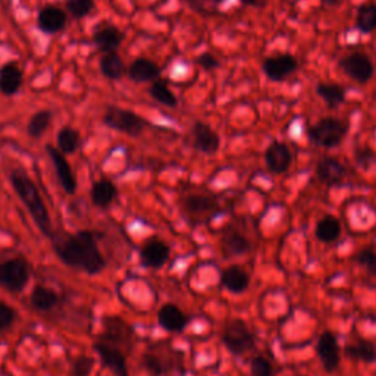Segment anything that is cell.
<instances>
[{"label": "cell", "instance_id": "cell-44", "mask_svg": "<svg viewBox=\"0 0 376 376\" xmlns=\"http://www.w3.org/2000/svg\"><path fill=\"white\" fill-rule=\"evenodd\" d=\"M212 2H222V0H212Z\"/></svg>", "mask_w": 376, "mask_h": 376}, {"label": "cell", "instance_id": "cell-17", "mask_svg": "<svg viewBox=\"0 0 376 376\" xmlns=\"http://www.w3.org/2000/svg\"><path fill=\"white\" fill-rule=\"evenodd\" d=\"M37 24L41 31L48 34H55L65 28L67 13L56 6H45L38 12Z\"/></svg>", "mask_w": 376, "mask_h": 376}, {"label": "cell", "instance_id": "cell-23", "mask_svg": "<svg viewBox=\"0 0 376 376\" xmlns=\"http://www.w3.org/2000/svg\"><path fill=\"white\" fill-rule=\"evenodd\" d=\"M128 75L136 82L155 81L160 75V68L149 59H136L128 68Z\"/></svg>", "mask_w": 376, "mask_h": 376}, {"label": "cell", "instance_id": "cell-7", "mask_svg": "<svg viewBox=\"0 0 376 376\" xmlns=\"http://www.w3.org/2000/svg\"><path fill=\"white\" fill-rule=\"evenodd\" d=\"M338 65L345 75H348L354 81H358L359 84H366L375 72L373 64L369 56L359 52L344 56L340 60Z\"/></svg>", "mask_w": 376, "mask_h": 376}, {"label": "cell", "instance_id": "cell-16", "mask_svg": "<svg viewBox=\"0 0 376 376\" xmlns=\"http://www.w3.org/2000/svg\"><path fill=\"white\" fill-rule=\"evenodd\" d=\"M316 175L326 185H340L347 177V168L336 157H324L316 165Z\"/></svg>", "mask_w": 376, "mask_h": 376}, {"label": "cell", "instance_id": "cell-1", "mask_svg": "<svg viewBox=\"0 0 376 376\" xmlns=\"http://www.w3.org/2000/svg\"><path fill=\"white\" fill-rule=\"evenodd\" d=\"M50 241L59 260L68 267L89 275H97L106 265L92 231H78L75 234L55 233Z\"/></svg>", "mask_w": 376, "mask_h": 376}, {"label": "cell", "instance_id": "cell-28", "mask_svg": "<svg viewBox=\"0 0 376 376\" xmlns=\"http://www.w3.org/2000/svg\"><path fill=\"white\" fill-rule=\"evenodd\" d=\"M316 237L322 243H333L341 234V223L337 218L331 215L324 216L316 225Z\"/></svg>", "mask_w": 376, "mask_h": 376}, {"label": "cell", "instance_id": "cell-21", "mask_svg": "<svg viewBox=\"0 0 376 376\" xmlns=\"http://www.w3.org/2000/svg\"><path fill=\"white\" fill-rule=\"evenodd\" d=\"M250 241L234 229H228V231L222 237V252L226 258H234L241 256L250 252Z\"/></svg>", "mask_w": 376, "mask_h": 376}, {"label": "cell", "instance_id": "cell-4", "mask_svg": "<svg viewBox=\"0 0 376 376\" xmlns=\"http://www.w3.org/2000/svg\"><path fill=\"white\" fill-rule=\"evenodd\" d=\"M222 343L234 356H243L255 348L256 338L247 324L241 319L229 321L222 332Z\"/></svg>", "mask_w": 376, "mask_h": 376}, {"label": "cell", "instance_id": "cell-8", "mask_svg": "<svg viewBox=\"0 0 376 376\" xmlns=\"http://www.w3.org/2000/svg\"><path fill=\"white\" fill-rule=\"evenodd\" d=\"M262 70L270 81L281 82L299 70V62L292 55L281 53L266 57L262 64Z\"/></svg>", "mask_w": 376, "mask_h": 376}, {"label": "cell", "instance_id": "cell-5", "mask_svg": "<svg viewBox=\"0 0 376 376\" xmlns=\"http://www.w3.org/2000/svg\"><path fill=\"white\" fill-rule=\"evenodd\" d=\"M31 277V266L24 258H12L0 263V287L9 292L23 291Z\"/></svg>", "mask_w": 376, "mask_h": 376}, {"label": "cell", "instance_id": "cell-37", "mask_svg": "<svg viewBox=\"0 0 376 376\" xmlns=\"http://www.w3.org/2000/svg\"><path fill=\"white\" fill-rule=\"evenodd\" d=\"M250 373L252 376H272L274 366L265 356H256L250 362Z\"/></svg>", "mask_w": 376, "mask_h": 376}, {"label": "cell", "instance_id": "cell-26", "mask_svg": "<svg viewBox=\"0 0 376 376\" xmlns=\"http://www.w3.org/2000/svg\"><path fill=\"white\" fill-rule=\"evenodd\" d=\"M104 326H106V332L103 333V338L109 344L116 345L118 343H122L133 337L131 328L118 318H108Z\"/></svg>", "mask_w": 376, "mask_h": 376}, {"label": "cell", "instance_id": "cell-15", "mask_svg": "<svg viewBox=\"0 0 376 376\" xmlns=\"http://www.w3.org/2000/svg\"><path fill=\"white\" fill-rule=\"evenodd\" d=\"M193 143L194 149L204 155H215L221 148L219 136L204 122L193 125Z\"/></svg>", "mask_w": 376, "mask_h": 376}, {"label": "cell", "instance_id": "cell-9", "mask_svg": "<svg viewBox=\"0 0 376 376\" xmlns=\"http://www.w3.org/2000/svg\"><path fill=\"white\" fill-rule=\"evenodd\" d=\"M48 155L53 163V168L56 171V177L59 179V184L67 194L72 196L77 192V178L74 175V171L71 168L70 162L67 160L65 155L62 153L59 149L53 148V145H48L46 148Z\"/></svg>", "mask_w": 376, "mask_h": 376}, {"label": "cell", "instance_id": "cell-3", "mask_svg": "<svg viewBox=\"0 0 376 376\" xmlns=\"http://www.w3.org/2000/svg\"><path fill=\"white\" fill-rule=\"evenodd\" d=\"M348 133V123L337 118H324L307 130L309 138L325 149L340 145Z\"/></svg>", "mask_w": 376, "mask_h": 376}, {"label": "cell", "instance_id": "cell-36", "mask_svg": "<svg viewBox=\"0 0 376 376\" xmlns=\"http://www.w3.org/2000/svg\"><path fill=\"white\" fill-rule=\"evenodd\" d=\"M94 8V0H67V9L75 18L87 16Z\"/></svg>", "mask_w": 376, "mask_h": 376}, {"label": "cell", "instance_id": "cell-34", "mask_svg": "<svg viewBox=\"0 0 376 376\" xmlns=\"http://www.w3.org/2000/svg\"><path fill=\"white\" fill-rule=\"evenodd\" d=\"M149 93L156 101L165 104V106H168V108L177 106L178 100H177L175 94L168 89V86H166L163 81H155L150 90H149Z\"/></svg>", "mask_w": 376, "mask_h": 376}, {"label": "cell", "instance_id": "cell-32", "mask_svg": "<svg viewBox=\"0 0 376 376\" xmlns=\"http://www.w3.org/2000/svg\"><path fill=\"white\" fill-rule=\"evenodd\" d=\"M79 133L71 127H64L57 134V148L64 155H72L79 148Z\"/></svg>", "mask_w": 376, "mask_h": 376}, {"label": "cell", "instance_id": "cell-24", "mask_svg": "<svg viewBox=\"0 0 376 376\" xmlns=\"http://www.w3.org/2000/svg\"><path fill=\"white\" fill-rule=\"evenodd\" d=\"M344 354L351 360L373 363L376 360V345L367 340H358L345 345Z\"/></svg>", "mask_w": 376, "mask_h": 376}, {"label": "cell", "instance_id": "cell-29", "mask_svg": "<svg viewBox=\"0 0 376 376\" xmlns=\"http://www.w3.org/2000/svg\"><path fill=\"white\" fill-rule=\"evenodd\" d=\"M182 203H184V207L187 209L188 212L196 214V215L211 212V211H214V209H216V206H218L215 197L206 196V194L187 196Z\"/></svg>", "mask_w": 376, "mask_h": 376}, {"label": "cell", "instance_id": "cell-11", "mask_svg": "<svg viewBox=\"0 0 376 376\" xmlns=\"http://www.w3.org/2000/svg\"><path fill=\"white\" fill-rule=\"evenodd\" d=\"M316 354L321 359L324 369L328 373L336 372L340 366V347L336 336L331 331H325L321 333V337L316 344Z\"/></svg>", "mask_w": 376, "mask_h": 376}, {"label": "cell", "instance_id": "cell-20", "mask_svg": "<svg viewBox=\"0 0 376 376\" xmlns=\"http://www.w3.org/2000/svg\"><path fill=\"white\" fill-rule=\"evenodd\" d=\"M23 71L16 64H6L0 68V92L5 96L15 94L23 86Z\"/></svg>", "mask_w": 376, "mask_h": 376}, {"label": "cell", "instance_id": "cell-35", "mask_svg": "<svg viewBox=\"0 0 376 376\" xmlns=\"http://www.w3.org/2000/svg\"><path fill=\"white\" fill-rule=\"evenodd\" d=\"M358 265L365 267L367 272L373 277H376V252L373 248H363L360 252L354 256Z\"/></svg>", "mask_w": 376, "mask_h": 376}, {"label": "cell", "instance_id": "cell-27", "mask_svg": "<svg viewBox=\"0 0 376 376\" xmlns=\"http://www.w3.org/2000/svg\"><path fill=\"white\" fill-rule=\"evenodd\" d=\"M316 94L331 109L338 108L345 100V90L338 84H332V82H319L316 86Z\"/></svg>", "mask_w": 376, "mask_h": 376}, {"label": "cell", "instance_id": "cell-42", "mask_svg": "<svg viewBox=\"0 0 376 376\" xmlns=\"http://www.w3.org/2000/svg\"><path fill=\"white\" fill-rule=\"evenodd\" d=\"M241 4L252 8H263L267 4V0H241Z\"/></svg>", "mask_w": 376, "mask_h": 376}, {"label": "cell", "instance_id": "cell-40", "mask_svg": "<svg viewBox=\"0 0 376 376\" xmlns=\"http://www.w3.org/2000/svg\"><path fill=\"white\" fill-rule=\"evenodd\" d=\"M16 319V313L15 310L6 304L0 302V331H5L13 325Z\"/></svg>", "mask_w": 376, "mask_h": 376}, {"label": "cell", "instance_id": "cell-39", "mask_svg": "<svg viewBox=\"0 0 376 376\" xmlns=\"http://www.w3.org/2000/svg\"><path fill=\"white\" fill-rule=\"evenodd\" d=\"M143 363H144V367L148 369L150 373H153L155 376H160L168 370V366H166L162 358L156 356V354H144Z\"/></svg>", "mask_w": 376, "mask_h": 376}, {"label": "cell", "instance_id": "cell-30", "mask_svg": "<svg viewBox=\"0 0 376 376\" xmlns=\"http://www.w3.org/2000/svg\"><path fill=\"white\" fill-rule=\"evenodd\" d=\"M100 71L109 79H119L125 72V64L118 53H104L100 59Z\"/></svg>", "mask_w": 376, "mask_h": 376}, {"label": "cell", "instance_id": "cell-41", "mask_svg": "<svg viewBox=\"0 0 376 376\" xmlns=\"http://www.w3.org/2000/svg\"><path fill=\"white\" fill-rule=\"evenodd\" d=\"M197 64H199L203 70H206V71H212V70H215V68L219 67V60H218V57L214 56L212 53H203V55L199 56Z\"/></svg>", "mask_w": 376, "mask_h": 376}, {"label": "cell", "instance_id": "cell-33", "mask_svg": "<svg viewBox=\"0 0 376 376\" xmlns=\"http://www.w3.org/2000/svg\"><path fill=\"white\" fill-rule=\"evenodd\" d=\"M52 112L50 111H38L34 114L27 125V133L33 138H40L46 133V130L50 127L52 122Z\"/></svg>", "mask_w": 376, "mask_h": 376}, {"label": "cell", "instance_id": "cell-12", "mask_svg": "<svg viewBox=\"0 0 376 376\" xmlns=\"http://www.w3.org/2000/svg\"><path fill=\"white\" fill-rule=\"evenodd\" d=\"M170 245L159 238H150L144 243L140 250L143 266L150 269L162 267L170 259Z\"/></svg>", "mask_w": 376, "mask_h": 376}, {"label": "cell", "instance_id": "cell-13", "mask_svg": "<svg viewBox=\"0 0 376 376\" xmlns=\"http://www.w3.org/2000/svg\"><path fill=\"white\" fill-rule=\"evenodd\" d=\"M157 324L165 331L178 333L188 326L190 318H188L177 304L166 303L157 311Z\"/></svg>", "mask_w": 376, "mask_h": 376}, {"label": "cell", "instance_id": "cell-38", "mask_svg": "<svg viewBox=\"0 0 376 376\" xmlns=\"http://www.w3.org/2000/svg\"><path fill=\"white\" fill-rule=\"evenodd\" d=\"M94 367V359L89 356H79L72 362L71 373L72 376H90Z\"/></svg>", "mask_w": 376, "mask_h": 376}, {"label": "cell", "instance_id": "cell-10", "mask_svg": "<svg viewBox=\"0 0 376 376\" xmlns=\"http://www.w3.org/2000/svg\"><path fill=\"white\" fill-rule=\"evenodd\" d=\"M93 347L103 365L109 367L115 376H130L127 358H125V354L119 350V347L106 341H97Z\"/></svg>", "mask_w": 376, "mask_h": 376}, {"label": "cell", "instance_id": "cell-43", "mask_svg": "<svg viewBox=\"0 0 376 376\" xmlns=\"http://www.w3.org/2000/svg\"><path fill=\"white\" fill-rule=\"evenodd\" d=\"M338 2L340 0H322V4L329 5V6H336V5H338Z\"/></svg>", "mask_w": 376, "mask_h": 376}, {"label": "cell", "instance_id": "cell-18", "mask_svg": "<svg viewBox=\"0 0 376 376\" xmlns=\"http://www.w3.org/2000/svg\"><path fill=\"white\" fill-rule=\"evenodd\" d=\"M90 197L99 209H108L118 197V188L111 179H99L92 187Z\"/></svg>", "mask_w": 376, "mask_h": 376}, {"label": "cell", "instance_id": "cell-6", "mask_svg": "<svg viewBox=\"0 0 376 376\" xmlns=\"http://www.w3.org/2000/svg\"><path fill=\"white\" fill-rule=\"evenodd\" d=\"M103 123L106 127L123 133L130 137H138L143 134V131L148 127V122H145L140 115L122 109L118 106H109L103 115Z\"/></svg>", "mask_w": 376, "mask_h": 376}, {"label": "cell", "instance_id": "cell-25", "mask_svg": "<svg viewBox=\"0 0 376 376\" xmlns=\"http://www.w3.org/2000/svg\"><path fill=\"white\" fill-rule=\"evenodd\" d=\"M123 40V34L115 27H104L96 31L94 34V43L97 49L103 53L115 52Z\"/></svg>", "mask_w": 376, "mask_h": 376}, {"label": "cell", "instance_id": "cell-22", "mask_svg": "<svg viewBox=\"0 0 376 376\" xmlns=\"http://www.w3.org/2000/svg\"><path fill=\"white\" fill-rule=\"evenodd\" d=\"M30 304L37 311L48 313L59 304V296L56 291L50 289L49 287L37 285L30 296Z\"/></svg>", "mask_w": 376, "mask_h": 376}, {"label": "cell", "instance_id": "cell-31", "mask_svg": "<svg viewBox=\"0 0 376 376\" xmlns=\"http://www.w3.org/2000/svg\"><path fill=\"white\" fill-rule=\"evenodd\" d=\"M356 28L362 33H372L376 30V4L369 2L359 8L356 16Z\"/></svg>", "mask_w": 376, "mask_h": 376}, {"label": "cell", "instance_id": "cell-19", "mask_svg": "<svg viewBox=\"0 0 376 376\" xmlns=\"http://www.w3.org/2000/svg\"><path fill=\"white\" fill-rule=\"evenodd\" d=\"M221 284L234 294H241L250 285V277L240 266H229L221 275Z\"/></svg>", "mask_w": 376, "mask_h": 376}, {"label": "cell", "instance_id": "cell-2", "mask_svg": "<svg viewBox=\"0 0 376 376\" xmlns=\"http://www.w3.org/2000/svg\"><path fill=\"white\" fill-rule=\"evenodd\" d=\"M9 181L18 199L27 207L40 233L50 240L55 236V228L46 203L34 181L23 170H13L9 174Z\"/></svg>", "mask_w": 376, "mask_h": 376}, {"label": "cell", "instance_id": "cell-14", "mask_svg": "<svg viewBox=\"0 0 376 376\" xmlns=\"http://www.w3.org/2000/svg\"><path fill=\"white\" fill-rule=\"evenodd\" d=\"M265 162L270 172L280 175L288 171L291 162H292V153L285 143L274 141L266 149Z\"/></svg>", "mask_w": 376, "mask_h": 376}]
</instances>
